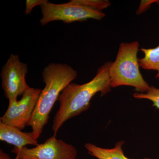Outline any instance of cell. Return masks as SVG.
<instances>
[{"mask_svg":"<svg viewBox=\"0 0 159 159\" xmlns=\"http://www.w3.org/2000/svg\"><path fill=\"white\" fill-rule=\"evenodd\" d=\"M28 71L27 64L22 62L18 55H10L1 73L2 89L9 101L17 99L30 87L26 81Z\"/></svg>","mask_w":159,"mask_h":159,"instance_id":"obj_7","label":"cell"},{"mask_svg":"<svg viewBox=\"0 0 159 159\" xmlns=\"http://www.w3.org/2000/svg\"><path fill=\"white\" fill-rule=\"evenodd\" d=\"M112 62H106L97 71L92 80L83 84L71 83L58 98L59 109L54 116L52 130L56 137L61 127L69 119L77 116L90 107L91 99L100 93L104 96L111 89L109 70Z\"/></svg>","mask_w":159,"mask_h":159,"instance_id":"obj_1","label":"cell"},{"mask_svg":"<svg viewBox=\"0 0 159 159\" xmlns=\"http://www.w3.org/2000/svg\"><path fill=\"white\" fill-rule=\"evenodd\" d=\"M125 142L119 141L112 148H103L90 143H86L84 147L90 155L97 159H132L125 155L122 146ZM138 159H151L150 158Z\"/></svg>","mask_w":159,"mask_h":159,"instance_id":"obj_9","label":"cell"},{"mask_svg":"<svg viewBox=\"0 0 159 159\" xmlns=\"http://www.w3.org/2000/svg\"><path fill=\"white\" fill-rule=\"evenodd\" d=\"M41 9L43 16L40 23L42 26L54 21L71 24L90 19L100 20L105 16L102 11H97L83 5L79 0H71L68 2L60 4L48 2L41 6Z\"/></svg>","mask_w":159,"mask_h":159,"instance_id":"obj_4","label":"cell"},{"mask_svg":"<svg viewBox=\"0 0 159 159\" xmlns=\"http://www.w3.org/2000/svg\"><path fill=\"white\" fill-rule=\"evenodd\" d=\"M42 90L29 87L20 100L9 101L5 114L0 122L22 130L29 126Z\"/></svg>","mask_w":159,"mask_h":159,"instance_id":"obj_6","label":"cell"},{"mask_svg":"<svg viewBox=\"0 0 159 159\" xmlns=\"http://www.w3.org/2000/svg\"><path fill=\"white\" fill-rule=\"evenodd\" d=\"M0 140L20 149L27 145L37 146L38 141L31 132H24L16 127L0 122Z\"/></svg>","mask_w":159,"mask_h":159,"instance_id":"obj_8","label":"cell"},{"mask_svg":"<svg viewBox=\"0 0 159 159\" xmlns=\"http://www.w3.org/2000/svg\"><path fill=\"white\" fill-rule=\"evenodd\" d=\"M11 152L16 155L14 159H76L77 156L76 147L54 136L34 148L14 147Z\"/></svg>","mask_w":159,"mask_h":159,"instance_id":"obj_5","label":"cell"},{"mask_svg":"<svg viewBox=\"0 0 159 159\" xmlns=\"http://www.w3.org/2000/svg\"><path fill=\"white\" fill-rule=\"evenodd\" d=\"M133 96L135 99L150 100L152 102V106L159 109V89L152 86L146 93L136 92Z\"/></svg>","mask_w":159,"mask_h":159,"instance_id":"obj_11","label":"cell"},{"mask_svg":"<svg viewBox=\"0 0 159 159\" xmlns=\"http://www.w3.org/2000/svg\"><path fill=\"white\" fill-rule=\"evenodd\" d=\"M0 159H11V157L2 149H0Z\"/></svg>","mask_w":159,"mask_h":159,"instance_id":"obj_14","label":"cell"},{"mask_svg":"<svg viewBox=\"0 0 159 159\" xmlns=\"http://www.w3.org/2000/svg\"><path fill=\"white\" fill-rule=\"evenodd\" d=\"M48 2V0H27L26 2L25 14H31L32 9L35 6H40L41 7Z\"/></svg>","mask_w":159,"mask_h":159,"instance_id":"obj_12","label":"cell"},{"mask_svg":"<svg viewBox=\"0 0 159 159\" xmlns=\"http://www.w3.org/2000/svg\"><path fill=\"white\" fill-rule=\"evenodd\" d=\"M45 84L42 90L29 126L38 140L48 123L50 113L60 95L67 86L77 77V71L66 64L51 63L42 73Z\"/></svg>","mask_w":159,"mask_h":159,"instance_id":"obj_2","label":"cell"},{"mask_svg":"<svg viewBox=\"0 0 159 159\" xmlns=\"http://www.w3.org/2000/svg\"><path fill=\"white\" fill-rule=\"evenodd\" d=\"M144 57L139 59V66L145 70L157 71L156 78L159 80V45L153 48H142Z\"/></svg>","mask_w":159,"mask_h":159,"instance_id":"obj_10","label":"cell"},{"mask_svg":"<svg viewBox=\"0 0 159 159\" xmlns=\"http://www.w3.org/2000/svg\"><path fill=\"white\" fill-rule=\"evenodd\" d=\"M157 3L159 5V1L156 0H151V1H142L141 2L140 6L137 11L138 14H141L143 11H145L148 7L150 6L152 3Z\"/></svg>","mask_w":159,"mask_h":159,"instance_id":"obj_13","label":"cell"},{"mask_svg":"<svg viewBox=\"0 0 159 159\" xmlns=\"http://www.w3.org/2000/svg\"><path fill=\"white\" fill-rule=\"evenodd\" d=\"M138 41L122 43L119 46L116 57L110 68L111 86L116 88L128 86L134 88L138 93H145L150 89L139 70Z\"/></svg>","mask_w":159,"mask_h":159,"instance_id":"obj_3","label":"cell"}]
</instances>
